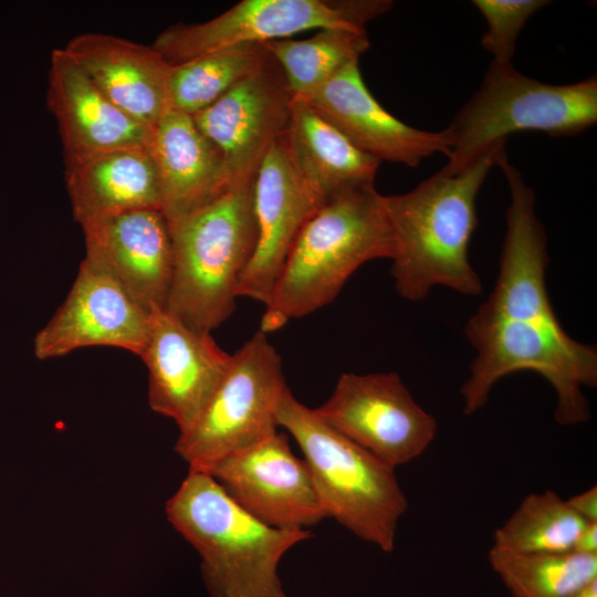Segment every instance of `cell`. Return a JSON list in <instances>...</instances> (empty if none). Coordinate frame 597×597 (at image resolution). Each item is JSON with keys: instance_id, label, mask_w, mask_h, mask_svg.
Listing matches in <instances>:
<instances>
[{"instance_id": "obj_6", "label": "cell", "mask_w": 597, "mask_h": 597, "mask_svg": "<svg viewBox=\"0 0 597 597\" xmlns=\"http://www.w3.org/2000/svg\"><path fill=\"white\" fill-rule=\"evenodd\" d=\"M276 420L300 446L326 517L391 552L399 520L408 509L396 468L327 425L289 387L279 401Z\"/></svg>"}, {"instance_id": "obj_2", "label": "cell", "mask_w": 597, "mask_h": 597, "mask_svg": "<svg viewBox=\"0 0 597 597\" xmlns=\"http://www.w3.org/2000/svg\"><path fill=\"white\" fill-rule=\"evenodd\" d=\"M503 146L460 174L440 170L406 193L384 196L396 241L390 274L402 298L423 300L437 285L463 295L481 294V280L469 260L478 226L475 199Z\"/></svg>"}, {"instance_id": "obj_19", "label": "cell", "mask_w": 597, "mask_h": 597, "mask_svg": "<svg viewBox=\"0 0 597 597\" xmlns=\"http://www.w3.org/2000/svg\"><path fill=\"white\" fill-rule=\"evenodd\" d=\"M63 49L114 105L137 122L154 129L169 109L171 65L151 45L86 32Z\"/></svg>"}, {"instance_id": "obj_26", "label": "cell", "mask_w": 597, "mask_h": 597, "mask_svg": "<svg viewBox=\"0 0 597 597\" xmlns=\"http://www.w3.org/2000/svg\"><path fill=\"white\" fill-rule=\"evenodd\" d=\"M586 523L556 492L532 493L495 530L492 547L521 554L573 552Z\"/></svg>"}, {"instance_id": "obj_30", "label": "cell", "mask_w": 597, "mask_h": 597, "mask_svg": "<svg viewBox=\"0 0 597 597\" xmlns=\"http://www.w3.org/2000/svg\"><path fill=\"white\" fill-rule=\"evenodd\" d=\"M570 597H597V579L588 583Z\"/></svg>"}, {"instance_id": "obj_27", "label": "cell", "mask_w": 597, "mask_h": 597, "mask_svg": "<svg viewBox=\"0 0 597 597\" xmlns=\"http://www.w3.org/2000/svg\"><path fill=\"white\" fill-rule=\"evenodd\" d=\"M548 3L545 0L473 1L488 24L481 44L492 54L493 63L512 65L517 34L527 19Z\"/></svg>"}, {"instance_id": "obj_5", "label": "cell", "mask_w": 597, "mask_h": 597, "mask_svg": "<svg viewBox=\"0 0 597 597\" xmlns=\"http://www.w3.org/2000/svg\"><path fill=\"white\" fill-rule=\"evenodd\" d=\"M254 182L233 184L168 221L172 275L166 310L192 329L211 333L235 308L239 281L258 240Z\"/></svg>"}, {"instance_id": "obj_17", "label": "cell", "mask_w": 597, "mask_h": 597, "mask_svg": "<svg viewBox=\"0 0 597 597\" xmlns=\"http://www.w3.org/2000/svg\"><path fill=\"white\" fill-rule=\"evenodd\" d=\"M320 207L296 175L280 137L255 176L258 240L239 281L238 297L268 303L293 243Z\"/></svg>"}, {"instance_id": "obj_4", "label": "cell", "mask_w": 597, "mask_h": 597, "mask_svg": "<svg viewBox=\"0 0 597 597\" xmlns=\"http://www.w3.org/2000/svg\"><path fill=\"white\" fill-rule=\"evenodd\" d=\"M174 528L198 552L210 597H286L277 576L283 555L310 530L268 526L240 509L208 474L189 470L167 500Z\"/></svg>"}, {"instance_id": "obj_14", "label": "cell", "mask_w": 597, "mask_h": 597, "mask_svg": "<svg viewBox=\"0 0 597 597\" xmlns=\"http://www.w3.org/2000/svg\"><path fill=\"white\" fill-rule=\"evenodd\" d=\"M149 320V311L111 275L83 259L65 300L35 335L34 354L45 360L83 347L108 346L140 357Z\"/></svg>"}, {"instance_id": "obj_25", "label": "cell", "mask_w": 597, "mask_h": 597, "mask_svg": "<svg viewBox=\"0 0 597 597\" xmlns=\"http://www.w3.org/2000/svg\"><path fill=\"white\" fill-rule=\"evenodd\" d=\"M489 562L513 597H570L597 579V555L521 554L491 547Z\"/></svg>"}, {"instance_id": "obj_9", "label": "cell", "mask_w": 597, "mask_h": 597, "mask_svg": "<svg viewBox=\"0 0 597 597\" xmlns=\"http://www.w3.org/2000/svg\"><path fill=\"white\" fill-rule=\"evenodd\" d=\"M386 0H243L202 23L177 24L151 46L170 65L247 43L280 40L310 29L365 28L386 12Z\"/></svg>"}, {"instance_id": "obj_15", "label": "cell", "mask_w": 597, "mask_h": 597, "mask_svg": "<svg viewBox=\"0 0 597 597\" xmlns=\"http://www.w3.org/2000/svg\"><path fill=\"white\" fill-rule=\"evenodd\" d=\"M81 227L86 261L111 275L147 311L166 308L172 275V244L161 210L122 212Z\"/></svg>"}, {"instance_id": "obj_24", "label": "cell", "mask_w": 597, "mask_h": 597, "mask_svg": "<svg viewBox=\"0 0 597 597\" xmlns=\"http://www.w3.org/2000/svg\"><path fill=\"white\" fill-rule=\"evenodd\" d=\"M281 66L294 98L321 87L369 48L365 28H328L306 40L263 43Z\"/></svg>"}, {"instance_id": "obj_11", "label": "cell", "mask_w": 597, "mask_h": 597, "mask_svg": "<svg viewBox=\"0 0 597 597\" xmlns=\"http://www.w3.org/2000/svg\"><path fill=\"white\" fill-rule=\"evenodd\" d=\"M208 473L243 511L279 530H308L326 519L308 467L284 432L213 463Z\"/></svg>"}, {"instance_id": "obj_12", "label": "cell", "mask_w": 597, "mask_h": 597, "mask_svg": "<svg viewBox=\"0 0 597 597\" xmlns=\"http://www.w3.org/2000/svg\"><path fill=\"white\" fill-rule=\"evenodd\" d=\"M293 94L272 60L192 116L198 129L221 155L229 185L253 179L284 133Z\"/></svg>"}, {"instance_id": "obj_10", "label": "cell", "mask_w": 597, "mask_h": 597, "mask_svg": "<svg viewBox=\"0 0 597 597\" xmlns=\"http://www.w3.org/2000/svg\"><path fill=\"white\" fill-rule=\"evenodd\" d=\"M316 413L336 431L397 468L420 457L438 423L413 399L397 373L339 376Z\"/></svg>"}, {"instance_id": "obj_22", "label": "cell", "mask_w": 597, "mask_h": 597, "mask_svg": "<svg viewBox=\"0 0 597 597\" xmlns=\"http://www.w3.org/2000/svg\"><path fill=\"white\" fill-rule=\"evenodd\" d=\"M281 140L296 175L320 206L374 186L380 161L359 150L301 100L293 97Z\"/></svg>"}, {"instance_id": "obj_16", "label": "cell", "mask_w": 597, "mask_h": 597, "mask_svg": "<svg viewBox=\"0 0 597 597\" xmlns=\"http://www.w3.org/2000/svg\"><path fill=\"white\" fill-rule=\"evenodd\" d=\"M297 100L379 161L416 167L437 153L450 154L451 137L447 128L428 132L411 127L374 98L362 77L359 61L349 63L321 87Z\"/></svg>"}, {"instance_id": "obj_8", "label": "cell", "mask_w": 597, "mask_h": 597, "mask_svg": "<svg viewBox=\"0 0 597 597\" xmlns=\"http://www.w3.org/2000/svg\"><path fill=\"white\" fill-rule=\"evenodd\" d=\"M282 358L258 331L239 350L207 405L175 451L189 470L206 472L220 459L277 431L276 409L286 389Z\"/></svg>"}, {"instance_id": "obj_3", "label": "cell", "mask_w": 597, "mask_h": 597, "mask_svg": "<svg viewBox=\"0 0 597 597\" xmlns=\"http://www.w3.org/2000/svg\"><path fill=\"white\" fill-rule=\"evenodd\" d=\"M395 251L384 196L374 186L328 200L293 243L264 305L259 331L275 332L290 320L326 306L360 265L378 258L392 259Z\"/></svg>"}, {"instance_id": "obj_23", "label": "cell", "mask_w": 597, "mask_h": 597, "mask_svg": "<svg viewBox=\"0 0 597 597\" xmlns=\"http://www.w3.org/2000/svg\"><path fill=\"white\" fill-rule=\"evenodd\" d=\"M271 60L272 55L263 43H247L171 65L168 107L193 116Z\"/></svg>"}, {"instance_id": "obj_13", "label": "cell", "mask_w": 597, "mask_h": 597, "mask_svg": "<svg viewBox=\"0 0 597 597\" xmlns=\"http://www.w3.org/2000/svg\"><path fill=\"white\" fill-rule=\"evenodd\" d=\"M140 358L148 369L149 407L172 419L182 433L222 380L232 355L210 333L192 329L166 308H153Z\"/></svg>"}, {"instance_id": "obj_29", "label": "cell", "mask_w": 597, "mask_h": 597, "mask_svg": "<svg viewBox=\"0 0 597 597\" xmlns=\"http://www.w3.org/2000/svg\"><path fill=\"white\" fill-rule=\"evenodd\" d=\"M573 552L597 555V522H587L580 531Z\"/></svg>"}, {"instance_id": "obj_7", "label": "cell", "mask_w": 597, "mask_h": 597, "mask_svg": "<svg viewBox=\"0 0 597 597\" xmlns=\"http://www.w3.org/2000/svg\"><path fill=\"white\" fill-rule=\"evenodd\" d=\"M597 122V77L547 84L491 63L478 91L447 127L451 137L448 175L460 174L510 134L544 132L552 137L580 134Z\"/></svg>"}, {"instance_id": "obj_20", "label": "cell", "mask_w": 597, "mask_h": 597, "mask_svg": "<svg viewBox=\"0 0 597 597\" xmlns=\"http://www.w3.org/2000/svg\"><path fill=\"white\" fill-rule=\"evenodd\" d=\"M149 150L167 221L191 212L231 186L220 153L190 115L168 109L154 127Z\"/></svg>"}, {"instance_id": "obj_21", "label": "cell", "mask_w": 597, "mask_h": 597, "mask_svg": "<svg viewBox=\"0 0 597 597\" xmlns=\"http://www.w3.org/2000/svg\"><path fill=\"white\" fill-rule=\"evenodd\" d=\"M64 163L72 212L80 224L133 210H161L149 147L113 149Z\"/></svg>"}, {"instance_id": "obj_28", "label": "cell", "mask_w": 597, "mask_h": 597, "mask_svg": "<svg viewBox=\"0 0 597 597\" xmlns=\"http://www.w3.org/2000/svg\"><path fill=\"white\" fill-rule=\"evenodd\" d=\"M566 502L585 522H597V486L573 495Z\"/></svg>"}, {"instance_id": "obj_1", "label": "cell", "mask_w": 597, "mask_h": 597, "mask_svg": "<svg viewBox=\"0 0 597 597\" xmlns=\"http://www.w3.org/2000/svg\"><path fill=\"white\" fill-rule=\"evenodd\" d=\"M495 165L507 180L511 201L494 287L464 328L475 357L460 389L463 411L472 415L485 406L501 378L531 370L555 389L558 425L585 422L590 409L583 388L597 385V350L573 339L553 311L545 280L547 237L535 214L533 189L505 149Z\"/></svg>"}, {"instance_id": "obj_18", "label": "cell", "mask_w": 597, "mask_h": 597, "mask_svg": "<svg viewBox=\"0 0 597 597\" xmlns=\"http://www.w3.org/2000/svg\"><path fill=\"white\" fill-rule=\"evenodd\" d=\"M48 106L57 123L64 161L150 145L154 129L114 105L63 48L51 52Z\"/></svg>"}]
</instances>
